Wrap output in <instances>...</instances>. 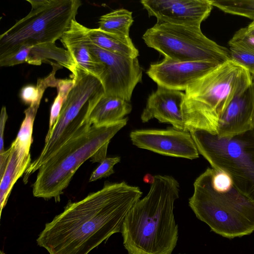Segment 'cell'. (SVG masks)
<instances>
[{
    "mask_svg": "<svg viewBox=\"0 0 254 254\" xmlns=\"http://www.w3.org/2000/svg\"><path fill=\"white\" fill-rule=\"evenodd\" d=\"M137 187L125 182L69 202L40 233L36 242L49 254H88L112 235L121 233L128 212L140 199Z\"/></svg>",
    "mask_w": 254,
    "mask_h": 254,
    "instance_id": "1",
    "label": "cell"
},
{
    "mask_svg": "<svg viewBox=\"0 0 254 254\" xmlns=\"http://www.w3.org/2000/svg\"><path fill=\"white\" fill-rule=\"evenodd\" d=\"M146 195L130 209L123 224L128 254H172L178 240L174 207L180 186L173 177L157 175Z\"/></svg>",
    "mask_w": 254,
    "mask_h": 254,
    "instance_id": "2",
    "label": "cell"
},
{
    "mask_svg": "<svg viewBox=\"0 0 254 254\" xmlns=\"http://www.w3.org/2000/svg\"><path fill=\"white\" fill-rule=\"evenodd\" d=\"M253 79L247 69L229 60L190 84L185 90L182 106L186 131L217 134L226 107L253 84Z\"/></svg>",
    "mask_w": 254,
    "mask_h": 254,
    "instance_id": "3",
    "label": "cell"
},
{
    "mask_svg": "<svg viewBox=\"0 0 254 254\" xmlns=\"http://www.w3.org/2000/svg\"><path fill=\"white\" fill-rule=\"evenodd\" d=\"M128 118L105 126H92L85 133L63 145L38 170L33 185L35 197L60 201V196L73 176L87 159L102 162L109 142L127 124Z\"/></svg>",
    "mask_w": 254,
    "mask_h": 254,
    "instance_id": "4",
    "label": "cell"
},
{
    "mask_svg": "<svg viewBox=\"0 0 254 254\" xmlns=\"http://www.w3.org/2000/svg\"><path fill=\"white\" fill-rule=\"evenodd\" d=\"M215 170L208 168L193 184L194 191L189 206L196 217L212 231L223 237L233 239L254 231V201L233 185L219 190L213 185Z\"/></svg>",
    "mask_w": 254,
    "mask_h": 254,
    "instance_id": "5",
    "label": "cell"
},
{
    "mask_svg": "<svg viewBox=\"0 0 254 254\" xmlns=\"http://www.w3.org/2000/svg\"><path fill=\"white\" fill-rule=\"evenodd\" d=\"M74 85L64 102L58 119L40 155L30 163L25 181L70 139L86 132L92 126L88 117L98 100L105 94L100 80L92 74L78 70L72 76Z\"/></svg>",
    "mask_w": 254,
    "mask_h": 254,
    "instance_id": "6",
    "label": "cell"
},
{
    "mask_svg": "<svg viewBox=\"0 0 254 254\" xmlns=\"http://www.w3.org/2000/svg\"><path fill=\"white\" fill-rule=\"evenodd\" d=\"M29 13L0 36V57L22 45L55 44L75 19L79 0H27Z\"/></svg>",
    "mask_w": 254,
    "mask_h": 254,
    "instance_id": "7",
    "label": "cell"
},
{
    "mask_svg": "<svg viewBox=\"0 0 254 254\" xmlns=\"http://www.w3.org/2000/svg\"><path fill=\"white\" fill-rule=\"evenodd\" d=\"M190 132L199 153L212 168L227 174L233 186L254 201V131L229 137L201 130Z\"/></svg>",
    "mask_w": 254,
    "mask_h": 254,
    "instance_id": "8",
    "label": "cell"
},
{
    "mask_svg": "<svg viewBox=\"0 0 254 254\" xmlns=\"http://www.w3.org/2000/svg\"><path fill=\"white\" fill-rule=\"evenodd\" d=\"M142 39L148 47L176 61L220 64L230 60L229 50L207 38L200 27L157 22Z\"/></svg>",
    "mask_w": 254,
    "mask_h": 254,
    "instance_id": "9",
    "label": "cell"
},
{
    "mask_svg": "<svg viewBox=\"0 0 254 254\" xmlns=\"http://www.w3.org/2000/svg\"><path fill=\"white\" fill-rule=\"evenodd\" d=\"M94 58L103 64L100 78L105 94L130 102L136 85L141 81L142 72L136 58H131L105 50L88 41Z\"/></svg>",
    "mask_w": 254,
    "mask_h": 254,
    "instance_id": "10",
    "label": "cell"
},
{
    "mask_svg": "<svg viewBox=\"0 0 254 254\" xmlns=\"http://www.w3.org/2000/svg\"><path fill=\"white\" fill-rule=\"evenodd\" d=\"M132 144L163 155L186 158H198L196 144L189 131L175 128L140 129L129 134Z\"/></svg>",
    "mask_w": 254,
    "mask_h": 254,
    "instance_id": "11",
    "label": "cell"
},
{
    "mask_svg": "<svg viewBox=\"0 0 254 254\" xmlns=\"http://www.w3.org/2000/svg\"><path fill=\"white\" fill-rule=\"evenodd\" d=\"M140 3L157 22L197 27L213 7L210 0H142Z\"/></svg>",
    "mask_w": 254,
    "mask_h": 254,
    "instance_id": "12",
    "label": "cell"
},
{
    "mask_svg": "<svg viewBox=\"0 0 254 254\" xmlns=\"http://www.w3.org/2000/svg\"><path fill=\"white\" fill-rule=\"evenodd\" d=\"M218 65L209 62H179L165 58L160 63L150 64L146 73L158 86L183 91Z\"/></svg>",
    "mask_w": 254,
    "mask_h": 254,
    "instance_id": "13",
    "label": "cell"
},
{
    "mask_svg": "<svg viewBox=\"0 0 254 254\" xmlns=\"http://www.w3.org/2000/svg\"><path fill=\"white\" fill-rule=\"evenodd\" d=\"M185 99L183 92L158 86L149 96L141 120L146 123L156 119L160 123L171 124L176 129L187 131L182 110Z\"/></svg>",
    "mask_w": 254,
    "mask_h": 254,
    "instance_id": "14",
    "label": "cell"
},
{
    "mask_svg": "<svg viewBox=\"0 0 254 254\" xmlns=\"http://www.w3.org/2000/svg\"><path fill=\"white\" fill-rule=\"evenodd\" d=\"M254 123V82L230 102L221 116L217 135L232 137L252 130Z\"/></svg>",
    "mask_w": 254,
    "mask_h": 254,
    "instance_id": "15",
    "label": "cell"
},
{
    "mask_svg": "<svg viewBox=\"0 0 254 254\" xmlns=\"http://www.w3.org/2000/svg\"><path fill=\"white\" fill-rule=\"evenodd\" d=\"M88 29L75 19L60 39L71 56L77 70L90 73L100 80L103 66L94 58L88 47Z\"/></svg>",
    "mask_w": 254,
    "mask_h": 254,
    "instance_id": "16",
    "label": "cell"
},
{
    "mask_svg": "<svg viewBox=\"0 0 254 254\" xmlns=\"http://www.w3.org/2000/svg\"><path fill=\"white\" fill-rule=\"evenodd\" d=\"M9 159L0 184V215L11 190L17 181L25 173L31 163L30 151L13 141L9 147Z\"/></svg>",
    "mask_w": 254,
    "mask_h": 254,
    "instance_id": "17",
    "label": "cell"
},
{
    "mask_svg": "<svg viewBox=\"0 0 254 254\" xmlns=\"http://www.w3.org/2000/svg\"><path fill=\"white\" fill-rule=\"evenodd\" d=\"M131 109L129 102L119 97L104 94L92 109L88 121L92 126H108L125 118Z\"/></svg>",
    "mask_w": 254,
    "mask_h": 254,
    "instance_id": "18",
    "label": "cell"
},
{
    "mask_svg": "<svg viewBox=\"0 0 254 254\" xmlns=\"http://www.w3.org/2000/svg\"><path fill=\"white\" fill-rule=\"evenodd\" d=\"M89 38L93 44L108 51L131 58L139 52L129 36L116 35L98 28L88 29Z\"/></svg>",
    "mask_w": 254,
    "mask_h": 254,
    "instance_id": "19",
    "label": "cell"
},
{
    "mask_svg": "<svg viewBox=\"0 0 254 254\" xmlns=\"http://www.w3.org/2000/svg\"><path fill=\"white\" fill-rule=\"evenodd\" d=\"M133 22L132 12L124 8L118 9L102 15L98 28L108 33L129 36V28Z\"/></svg>",
    "mask_w": 254,
    "mask_h": 254,
    "instance_id": "20",
    "label": "cell"
},
{
    "mask_svg": "<svg viewBox=\"0 0 254 254\" xmlns=\"http://www.w3.org/2000/svg\"><path fill=\"white\" fill-rule=\"evenodd\" d=\"M213 6L223 11L254 20V0H210Z\"/></svg>",
    "mask_w": 254,
    "mask_h": 254,
    "instance_id": "21",
    "label": "cell"
},
{
    "mask_svg": "<svg viewBox=\"0 0 254 254\" xmlns=\"http://www.w3.org/2000/svg\"><path fill=\"white\" fill-rule=\"evenodd\" d=\"M49 84L45 78L39 79L36 86L27 85L20 91V97L22 101L30 105L40 104L41 99L46 89Z\"/></svg>",
    "mask_w": 254,
    "mask_h": 254,
    "instance_id": "22",
    "label": "cell"
},
{
    "mask_svg": "<svg viewBox=\"0 0 254 254\" xmlns=\"http://www.w3.org/2000/svg\"><path fill=\"white\" fill-rule=\"evenodd\" d=\"M229 46L230 60L247 69L254 77V52L241 47Z\"/></svg>",
    "mask_w": 254,
    "mask_h": 254,
    "instance_id": "23",
    "label": "cell"
},
{
    "mask_svg": "<svg viewBox=\"0 0 254 254\" xmlns=\"http://www.w3.org/2000/svg\"><path fill=\"white\" fill-rule=\"evenodd\" d=\"M233 45L254 52V20L237 31L229 42Z\"/></svg>",
    "mask_w": 254,
    "mask_h": 254,
    "instance_id": "24",
    "label": "cell"
},
{
    "mask_svg": "<svg viewBox=\"0 0 254 254\" xmlns=\"http://www.w3.org/2000/svg\"><path fill=\"white\" fill-rule=\"evenodd\" d=\"M120 161L121 158L119 157H106L92 173L89 182L95 181L110 176L114 173V166Z\"/></svg>",
    "mask_w": 254,
    "mask_h": 254,
    "instance_id": "25",
    "label": "cell"
},
{
    "mask_svg": "<svg viewBox=\"0 0 254 254\" xmlns=\"http://www.w3.org/2000/svg\"><path fill=\"white\" fill-rule=\"evenodd\" d=\"M65 101V100L62 96L58 94L51 108L49 129L45 138L49 137L55 124L56 123Z\"/></svg>",
    "mask_w": 254,
    "mask_h": 254,
    "instance_id": "26",
    "label": "cell"
},
{
    "mask_svg": "<svg viewBox=\"0 0 254 254\" xmlns=\"http://www.w3.org/2000/svg\"><path fill=\"white\" fill-rule=\"evenodd\" d=\"M214 187L219 190H225L233 186L230 177L226 173L215 170L213 178Z\"/></svg>",
    "mask_w": 254,
    "mask_h": 254,
    "instance_id": "27",
    "label": "cell"
},
{
    "mask_svg": "<svg viewBox=\"0 0 254 254\" xmlns=\"http://www.w3.org/2000/svg\"><path fill=\"white\" fill-rule=\"evenodd\" d=\"M74 85L72 79H58L56 88L58 94L62 96L65 100Z\"/></svg>",
    "mask_w": 254,
    "mask_h": 254,
    "instance_id": "28",
    "label": "cell"
},
{
    "mask_svg": "<svg viewBox=\"0 0 254 254\" xmlns=\"http://www.w3.org/2000/svg\"><path fill=\"white\" fill-rule=\"evenodd\" d=\"M7 119L6 108L3 106L1 110L0 117V154L5 150L4 149V132Z\"/></svg>",
    "mask_w": 254,
    "mask_h": 254,
    "instance_id": "29",
    "label": "cell"
},
{
    "mask_svg": "<svg viewBox=\"0 0 254 254\" xmlns=\"http://www.w3.org/2000/svg\"><path fill=\"white\" fill-rule=\"evenodd\" d=\"M154 176L149 174L145 175L143 178V181L145 183L150 184L151 185L154 182Z\"/></svg>",
    "mask_w": 254,
    "mask_h": 254,
    "instance_id": "30",
    "label": "cell"
},
{
    "mask_svg": "<svg viewBox=\"0 0 254 254\" xmlns=\"http://www.w3.org/2000/svg\"><path fill=\"white\" fill-rule=\"evenodd\" d=\"M253 130L254 131V126H253Z\"/></svg>",
    "mask_w": 254,
    "mask_h": 254,
    "instance_id": "31",
    "label": "cell"
},
{
    "mask_svg": "<svg viewBox=\"0 0 254 254\" xmlns=\"http://www.w3.org/2000/svg\"></svg>",
    "mask_w": 254,
    "mask_h": 254,
    "instance_id": "32",
    "label": "cell"
},
{
    "mask_svg": "<svg viewBox=\"0 0 254 254\" xmlns=\"http://www.w3.org/2000/svg\"><path fill=\"white\" fill-rule=\"evenodd\" d=\"M253 79H254V77H253Z\"/></svg>",
    "mask_w": 254,
    "mask_h": 254,
    "instance_id": "33",
    "label": "cell"
}]
</instances>
